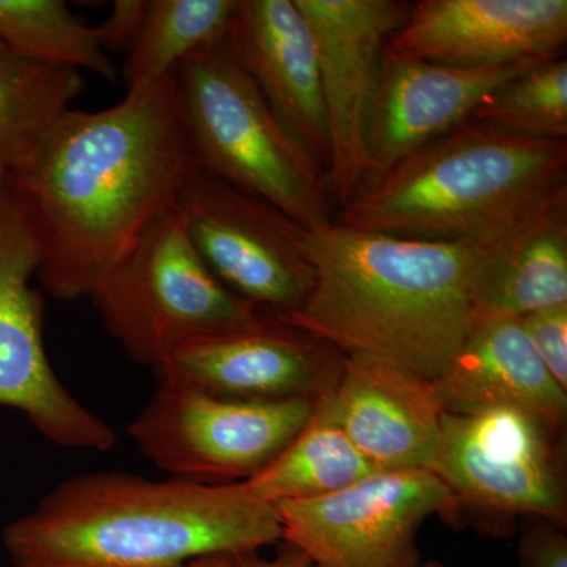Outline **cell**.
Here are the masks:
<instances>
[{
	"mask_svg": "<svg viewBox=\"0 0 567 567\" xmlns=\"http://www.w3.org/2000/svg\"><path fill=\"white\" fill-rule=\"evenodd\" d=\"M319 61L331 164L328 197L342 210L365 178V130L388 40L409 18L406 0H295Z\"/></svg>",
	"mask_w": 567,
	"mask_h": 567,
	"instance_id": "cell-11",
	"label": "cell"
},
{
	"mask_svg": "<svg viewBox=\"0 0 567 567\" xmlns=\"http://www.w3.org/2000/svg\"><path fill=\"white\" fill-rule=\"evenodd\" d=\"M0 41L35 61L93 71L107 81L117 78L95 29L62 0H0Z\"/></svg>",
	"mask_w": 567,
	"mask_h": 567,
	"instance_id": "cell-23",
	"label": "cell"
},
{
	"mask_svg": "<svg viewBox=\"0 0 567 567\" xmlns=\"http://www.w3.org/2000/svg\"><path fill=\"white\" fill-rule=\"evenodd\" d=\"M199 171L175 73L106 110H71L7 175L55 300L89 297Z\"/></svg>",
	"mask_w": 567,
	"mask_h": 567,
	"instance_id": "cell-1",
	"label": "cell"
},
{
	"mask_svg": "<svg viewBox=\"0 0 567 567\" xmlns=\"http://www.w3.org/2000/svg\"><path fill=\"white\" fill-rule=\"evenodd\" d=\"M421 567H443V566L440 565L439 561H429V563H423V565H421Z\"/></svg>",
	"mask_w": 567,
	"mask_h": 567,
	"instance_id": "cell-30",
	"label": "cell"
},
{
	"mask_svg": "<svg viewBox=\"0 0 567 567\" xmlns=\"http://www.w3.org/2000/svg\"><path fill=\"white\" fill-rule=\"evenodd\" d=\"M458 498L429 470L379 472L311 499L275 505L282 540L312 567H421L417 533Z\"/></svg>",
	"mask_w": 567,
	"mask_h": 567,
	"instance_id": "cell-10",
	"label": "cell"
},
{
	"mask_svg": "<svg viewBox=\"0 0 567 567\" xmlns=\"http://www.w3.org/2000/svg\"><path fill=\"white\" fill-rule=\"evenodd\" d=\"M177 208L197 252L235 297L276 319L303 305L315 267L305 227L286 213L203 171Z\"/></svg>",
	"mask_w": 567,
	"mask_h": 567,
	"instance_id": "cell-9",
	"label": "cell"
},
{
	"mask_svg": "<svg viewBox=\"0 0 567 567\" xmlns=\"http://www.w3.org/2000/svg\"><path fill=\"white\" fill-rule=\"evenodd\" d=\"M567 204V141L470 118L360 189L333 221L406 240L488 248Z\"/></svg>",
	"mask_w": 567,
	"mask_h": 567,
	"instance_id": "cell-4",
	"label": "cell"
},
{
	"mask_svg": "<svg viewBox=\"0 0 567 567\" xmlns=\"http://www.w3.org/2000/svg\"><path fill=\"white\" fill-rule=\"evenodd\" d=\"M89 298L112 338L152 369L178 347L265 315L216 279L177 207L142 234Z\"/></svg>",
	"mask_w": 567,
	"mask_h": 567,
	"instance_id": "cell-6",
	"label": "cell"
},
{
	"mask_svg": "<svg viewBox=\"0 0 567 567\" xmlns=\"http://www.w3.org/2000/svg\"><path fill=\"white\" fill-rule=\"evenodd\" d=\"M432 383L446 413L511 406L550 432L565 423L566 390L537 357L516 317L475 319L453 363Z\"/></svg>",
	"mask_w": 567,
	"mask_h": 567,
	"instance_id": "cell-18",
	"label": "cell"
},
{
	"mask_svg": "<svg viewBox=\"0 0 567 567\" xmlns=\"http://www.w3.org/2000/svg\"><path fill=\"white\" fill-rule=\"evenodd\" d=\"M148 0H117L111 14L95 29L100 47L106 52H126L136 43L147 17Z\"/></svg>",
	"mask_w": 567,
	"mask_h": 567,
	"instance_id": "cell-26",
	"label": "cell"
},
{
	"mask_svg": "<svg viewBox=\"0 0 567 567\" xmlns=\"http://www.w3.org/2000/svg\"><path fill=\"white\" fill-rule=\"evenodd\" d=\"M183 567H229V555H213V557L194 559Z\"/></svg>",
	"mask_w": 567,
	"mask_h": 567,
	"instance_id": "cell-29",
	"label": "cell"
},
{
	"mask_svg": "<svg viewBox=\"0 0 567 567\" xmlns=\"http://www.w3.org/2000/svg\"><path fill=\"white\" fill-rule=\"evenodd\" d=\"M315 279L278 319L339 352L374 358L434 382L475 323L470 281L481 249L363 233L306 229Z\"/></svg>",
	"mask_w": 567,
	"mask_h": 567,
	"instance_id": "cell-2",
	"label": "cell"
},
{
	"mask_svg": "<svg viewBox=\"0 0 567 567\" xmlns=\"http://www.w3.org/2000/svg\"><path fill=\"white\" fill-rule=\"evenodd\" d=\"M339 354L327 342L264 315L178 347L153 372L159 383L241 401L319 399L341 372L346 354Z\"/></svg>",
	"mask_w": 567,
	"mask_h": 567,
	"instance_id": "cell-13",
	"label": "cell"
},
{
	"mask_svg": "<svg viewBox=\"0 0 567 567\" xmlns=\"http://www.w3.org/2000/svg\"><path fill=\"white\" fill-rule=\"evenodd\" d=\"M375 473L379 470L316 402L315 413L300 434L244 483L257 498L275 506L336 494Z\"/></svg>",
	"mask_w": 567,
	"mask_h": 567,
	"instance_id": "cell-21",
	"label": "cell"
},
{
	"mask_svg": "<svg viewBox=\"0 0 567 567\" xmlns=\"http://www.w3.org/2000/svg\"><path fill=\"white\" fill-rule=\"evenodd\" d=\"M550 434L537 417L511 406L445 412L431 472L472 505L561 524L565 486Z\"/></svg>",
	"mask_w": 567,
	"mask_h": 567,
	"instance_id": "cell-12",
	"label": "cell"
},
{
	"mask_svg": "<svg viewBox=\"0 0 567 567\" xmlns=\"http://www.w3.org/2000/svg\"><path fill=\"white\" fill-rule=\"evenodd\" d=\"M39 262L31 226L0 177V406L55 445L104 453L117 435L63 386L48 358L43 298L32 286Z\"/></svg>",
	"mask_w": 567,
	"mask_h": 567,
	"instance_id": "cell-8",
	"label": "cell"
},
{
	"mask_svg": "<svg viewBox=\"0 0 567 567\" xmlns=\"http://www.w3.org/2000/svg\"><path fill=\"white\" fill-rule=\"evenodd\" d=\"M475 319L567 305V204L481 249L470 281Z\"/></svg>",
	"mask_w": 567,
	"mask_h": 567,
	"instance_id": "cell-19",
	"label": "cell"
},
{
	"mask_svg": "<svg viewBox=\"0 0 567 567\" xmlns=\"http://www.w3.org/2000/svg\"><path fill=\"white\" fill-rule=\"evenodd\" d=\"M518 137L567 141V61L550 59L492 93L472 115Z\"/></svg>",
	"mask_w": 567,
	"mask_h": 567,
	"instance_id": "cell-24",
	"label": "cell"
},
{
	"mask_svg": "<svg viewBox=\"0 0 567 567\" xmlns=\"http://www.w3.org/2000/svg\"><path fill=\"white\" fill-rule=\"evenodd\" d=\"M229 567H312V565L303 551L284 543L281 550L274 558L260 557L259 551L229 555Z\"/></svg>",
	"mask_w": 567,
	"mask_h": 567,
	"instance_id": "cell-28",
	"label": "cell"
},
{
	"mask_svg": "<svg viewBox=\"0 0 567 567\" xmlns=\"http://www.w3.org/2000/svg\"><path fill=\"white\" fill-rule=\"evenodd\" d=\"M317 399L241 401L159 383L128 425L142 454L171 480L244 483L311 420Z\"/></svg>",
	"mask_w": 567,
	"mask_h": 567,
	"instance_id": "cell-7",
	"label": "cell"
},
{
	"mask_svg": "<svg viewBox=\"0 0 567 567\" xmlns=\"http://www.w3.org/2000/svg\"><path fill=\"white\" fill-rule=\"evenodd\" d=\"M566 41V0H417L386 47L473 69L563 58Z\"/></svg>",
	"mask_w": 567,
	"mask_h": 567,
	"instance_id": "cell-15",
	"label": "cell"
},
{
	"mask_svg": "<svg viewBox=\"0 0 567 567\" xmlns=\"http://www.w3.org/2000/svg\"><path fill=\"white\" fill-rule=\"evenodd\" d=\"M533 349L563 390H567V305L522 317Z\"/></svg>",
	"mask_w": 567,
	"mask_h": 567,
	"instance_id": "cell-25",
	"label": "cell"
},
{
	"mask_svg": "<svg viewBox=\"0 0 567 567\" xmlns=\"http://www.w3.org/2000/svg\"><path fill=\"white\" fill-rule=\"evenodd\" d=\"M235 9L237 0H148L140 37L126 54V93L162 84L194 52L226 40Z\"/></svg>",
	"mask_w": 567,
	"mask_h": 567,
	"instance_id": "cell-22",
	"label": "cell"
},
{
	"mask_svg": "<svg viewBox=\"0 0 567 567\" xmlns=\"http://www.w3.org/2000/svg\"><path fill=\"white\" fill-rule=\"evenodd\" d=\"M84 85L82 71L25 58L0 41V177L31 158Z\"/></svg>",
	"mask_w": 567,
	"mask_h": 567,
	"instance_id": "cell-20",
	"label": "cell"
},
{
	"mask_svg": "<svg viewBox=\"0 0 567 567\" xmlns=\"http://www.w3.org/2000/svg\"><path fill=\"white\" fill-rule=\"evenodd\" d=\"M317 402L379 472H431L445 413L434 383L346 354L334 385Z\"/></svg>",
	"mask_w": 567,
	"mask_h": 567,
	"instance_id": "cell-17",
	"label": "cell"
},
{
	"mask_svg": "<svg viewBox=\"0 0 567 567\" xmlns=\"http://www.w3.org/2000/svg\"><path fill=\"white\" fill-rule=\"evenodd\" d=\"M175 78L199 171L274 205L305 229L333 219L324 178L226 40L194 52Z\"/></svg>",
	"mask_w": 567,
	"mask_h": 567,
	"instance_id": "cell-5",
	"label": "cell"
},
{
	"mask_svg": "<svg viewBox=\"0 0 567 567\" xmlns=\"http://www.w3.org/2000/svg\"><path fill=\"white\" fill-rule=\"evenodd\" d=\"M522 567H567V539L561 529L544 520L525 533L520 546Z\"/></svg>",
	"mask_w": 567,
	"mask_h": 567,
	"instance_id": "cell-27",
	"label": "cell"
},
{
	"mask_svg": "<svg viewBox=\"0 0 567 567\" xmlns=\"http://www.w3.org/2000/svg\"><path fill=\"white\" fill-rule=\"evenodd\" d=\"M543 62L465 69L417 61L386 47L365 130L363 186L470 121L492 93Z\"/></svg>",
	"mask_w": 567,
	"mask_h": 567,
	"instance_id": "cell-14",
	"label": "cell"
},
{
	"mask_svg": "<svg viewBox=\"0 0 567 567\" xmlns=\"http://www.w3.org/2000/svg\"><path fill=\"white\" fill-rule=\"evenodd\" d=\"M14 567H183L282 540L278 511L245 483L87 473L3 529Z\"/></svg>",
	"mask_w": 567,
	"mask_h": 567,
	"instance_id": "cell-3",
	"label": "cell"
},
{
	"mask_svg": "<svg viewBox=\"0 0 567 567\" xmlns=\"http://www.w3.org/2000/svg\"><path fill=\"white\" fill-rule=\"evenodd\" d=\"M226 43L327 183L331 147L319 61L295 0H237Z\"/></svg>",
	"mask_w": 567,
	"mask_h": 567,
	"instance_id": "cell-16",
	"label": "cell"
}]
</instances>
